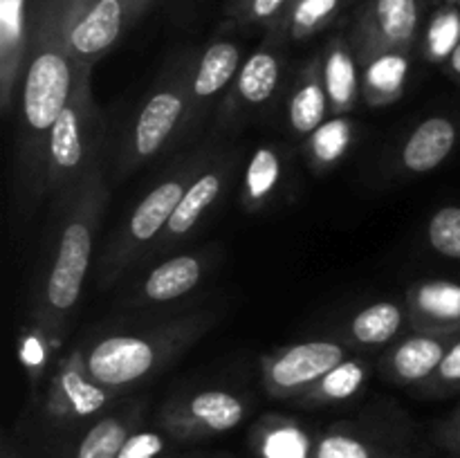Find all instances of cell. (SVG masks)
<instances>
[{"label":"cell","instance_id":"1","mask_svg":"<svg viewBox=\"0 0 460 458\" xmlns=\"http://www.w3.org/2000/svg\"><path fill=\"white\" fill-rule=\"evenodd\" d=\"M70 0H30V48L18 101V187L30 200L48 193V148L70 101L76 61L67 43Z\"/></svg>","mask_w":460,"mask_h":458},{"label":"cell","instance_id":"2","mask_svg":"<svg viewBox=\"0 0 460 458\" xmlns=\"http://www.w3.org/2000/svg\"><path fill=\"white\" fill-rule=\"evenodd\" d=\"M106 205L108 184L102 171L61 214L63 227L58 233L57 251L36 287L34 310H31L36 328L48 339H58L63 335L79 305L81 287L85 283L94 238Z\"/></svg>","mask_w":460,"mask_h":458},{"label":"cell","instance_id":"3","mask_svg":"<svg viewBox=\"0 0 460 458\" xmlns=\"http://www.w3.org/2000/svg\"><path fill=\"white\" fill-rule=\"evenodd\" d=\"M103 117L93 94V66L76 63L70 101L54 124L48 148V193L63 214L85 184L103 171Z\"/></svg>","mask_w":460,"mask_h":458},{"label":"cell","instance_id":"4","mask_svg":"<svg viewBox=\"0 0 460 458\" xmlns=\"http://www.w3.org/2000/svg\"><path fill=\"white\" fill-rule=\"evenodd\" d=\"M196 52H182L164 67L144 103L130 119L117 151L115 175L126 178L144 162L164 151L189 126L191 79L196 70Z\"/></svg>","mask_w":460,"mask_h":458},{"label":"cell","instance_id":"5","mask_svg":"<svg viewBox=\"0 0 460 458\" xmlns=\"http://www.w3.org/2000/svg\"><path fill=\"white\" fill-rule=\"evenodd\" d=\"M209 323L211 319L200 314L139 335H108L88 350H81L85 371L97 384L121 391L160 371L175 355L193 344Z\"/></svg>","mask_w":460,"mask_h":458},{"label":"cell","instance_id":"6","mask_svg":"<svg viewBox=\"0 0 460 458\" xmlns=\"http://www.w3.org/2000/svg\"><path fill=\"white\" fill-rule=\"evenodd\" d=\"M209 164L211 157H207V153L189 155L135 205L121 232L117 233L115 241L103 254L102 277H99L102 286H111L144 251L153 250L187 189Z\"/></svg>","mask_w":460,"mask_h":458},{"label":"cell","instance_id":"7","mask_svg":"<svg viewBox=\"0 0 460 458\" xmlns=\"http://www.w3.org/2000/svg\"><path fill=\"white\" fill-rule=\"evenodd\" d=\"M346 357V346L331 339L286 346L261 357L263 386L272 398L296 400Z\"/></svg>","mask_w":460,"mask_h":458},{"label":"cell","instance_id":"8","mask_svg":"<svg viewBox=\"0 0 460 458\" xmlns=\"http://www.w3.org/2000/svg\"><path fill=\"white\" fill-rule=\"evenodd\" d=\"M245 413V402L229 391H198L166 402L160 411V427L178 440H196L236 429Z\"/></svg>","mask_w":460,"mask_h":458},{"label":"cell","instance_id":"9","mask_svg":"<svg viewBox=\"0 0 460 458\" xmlns=\"http://www.w3.org/2000/svg\"><path fill=\"white\" fill-rule=\"evenodd\" d=\"M420 22V0H367L353 27V49L359 66L376 54L409 52Z\"/></svg>","mask_w":460,"mask_h":458},{"label":"cell","instance_id":"10","mask_svg":"<svg viewBox=\"0 0 460 458\" xmlns=\"http://www.w3.org/2000/svg\"><path fill=\"white\" fill-rule=\"evenodd\" d=\"M135 21L124 0H70L67 43L75 61L94 66Z\"/></svg>","mask_w":460,"mask_h":458},{"label":"cell","instance_id":"11","mask_svg":"<svg viewBox=\"0 0 460 458\" xmlns=\"http://www.w3.org/2000/svg\"><path fill=\"white\" fill-rule=\"evenodd\" d=\"M119 393L97 384L88 375L81 350L72 353L67 362L52 377L45 398V411L57 422H76L102 411Z\"/></svg>","mask_w":460,"mask_h":458},{"label":"cell","instance_id":"12","mask_svg":"<svg viewBox=\"0 0 460 458\" xmlns=\"http://www.w3.org/2000/svg\"><path fill=\"white\" fill-rule=\"evenodd\" d=\"M30 48V0H0V108L9 115L21 92Z\"/></svg>","mask_w":460,"mask_h":458},{"label":"cell","instance_id":"13","mask_svg":"<svg viewBox=\"0 0 460 458\" xmlns=\"http://www.w3.org/2000/svg\"><path fill=\"white\" fill-rule=\"evenodd\" d=\"M407 317L413 330L436 335L460 332V283L447 278H427L407 287Z\"/></svg>","mask_w":460,"mask_h":458},{"label":"cell","instance_id":"14","mask_svg":"<svg viewBox=\"0 0 460 458\" xmlns=\"http://www.w3.org/2000/svg\"><path fill=\"white\" fill-rule=\"evenodd\" d=\"M232 169L234 160L232 157H225V160L211 162V164L193 180L191 187L187 189L184 198L180 200L178 209L173 211V216L169 218L164 232L157 238L151 251L169 250L173 242H178L180 238H184L193 227H196L198 220H200L202 216L216 205V200L223 196L229 175H232Z\"/></svg>","mask_w":460,"mask_h":458},{"label":"cell","instance_id":"15","mask_svg":"<svg viewBox=\"0 0 460 458\" xmlns=\"http://www.w3.org/2000/svg\"><path fill=\"white\" fill-rule=\"evenodd\" d=\"M241 48L234 40L216 39L198 57L191 79V108L189 126L196 124L216 94L223 92L241 70Z\"/></svg>","mask_w":460,"mask_h":458},{"label":"cell","instance_id":"16","mask_svg":"<svg viewBox=\"0 0 460 458\" xmlns=\"http://www.w3.org/2000/svg\"><path fill=\"white\" fill-rule=\"evenodd\" d=\"M452 339L454 335L411 332L386 353V371L404 384H425L440 366Z\"/></svg>","mask_w":460,"mask_h":458},{"label":"cell","instance_id":"17","mask_svg":"<svg viewBox=\"0 0 460 458\" xmlns=\"http://www.w3.org/2000/svg\"><path fill=\"white\" fill-rule=\"evenodd\" d=\"M265 43L247 58L234 79V99L238 106L250 108L270 101L281 84V52H279V36L283 34L277 27H270Z\"/></svg>","mask_w":460,"mask_h":458},{"label":"cell","instance_id":"18","mask_svg":"<svg viewBox=\"0 0 460 458\" xmlns=\"http://www.w3.org/2000/svg\"><path fill=\"white\" fill-rule=\"evenodd\" d=\"M458 142L456 121L449 117H429L404 142L400 162L409 173H429L438 169Z\"/></svg>","mask_w":460,"mask_h":458},{"label":"cell","instance_id":"19","mask_svg":"<svg viewBox=\"0 0 460 458\" xmlns=\"http://www.w3.org/2000/svg\"><path fill=\"white\" fill-rule=\"evenodd\" d=\"M205 259L198 254H180L162 260L142 281L133 304H166L191 292L205 277Z\"/></svg>","mask_w":460,"mask_h":458},{"label":"cell","instance_id":"20","mask_svg":"<svg viewBox=\"0 0 460 458\" xmlns=\"http://www.w3.org/2000/svg\"><path fill=\"white\" fill-rule=\"evenodd\" d=\"M322 76L331 101V112L341 117L355 106L362 85L358 75V57L353 45L344 36H335L326 45V52L322 54Z\"/></svg>","mask_w":460,"mask_h":458},{"label":"cell","instance_id":"21","mask_svg":"<svg viewBox=\"0 0 460 458\" xmlns=\"http://www.w3.org/2000/svg\"><path fill=\"white\" fill-rule=\"evenodd\" d=\"M328 112H331V101L323 85L322 57H317L301 70L296 79L288 103V121L296 135L308 137L326 121Z\"/></svg>","mask_w":460,"mask_h":458},{"label":"cell","instance_id":"22","mask_svg":"<svg viewBox=\"0 0 460 458\" xmlns=\"http://www.w3.org/2000/svg\"><path fill=\"white\" fill-rule=\"evenodd\" d=\"M314 443L299 422L281 416H265L252 431L259 458H314Z\"/></svg>","mask_w":460,"mask_h":458},{"label":"cell","instance_id":"23","mask_svg":"<svg viewBox=\"0 0 460 458\" xmlns=\"http://www.w3.org/2000/svg\"><path fill=\"white\" fill-rule=\"evenodd\" d=\"M409 75V52L391 49L362 63V94L371 106H389L402 97Z\"/></svg>","mask_w":460,"mask_h":458},{"label":"cell","instance_id":"24","mask_svg":"<svg viewBox=\"0 0 460 458\" xmlns=\"http://www.w3.org/2000/svg\"><path fill=\"white\" fill-rule=\"evenodd\" d=\"M368 364L364 359L346 357L326 373L317 384L310 386L296 402L301 407H328L355 398L368 380Z\"/></svg>","mask_w":460,"mask_h":458},{"label":"cell","instance_id":"25","mask_svg":"<svg viewBox=\"0 0 460 458\" xmlns=\"http://www.w3.org/2000/svg\"><path fill=\"white\" fill-rule=\"evenodd\" d=\"M135 413H117L94 422L75 449V458H117L121 447L135 431Z\"/></svg>","mask_w":460,"mask_h":458},{"label":"cell","instance_id":"26","mask_svg":"<svg viewBox=\"0 0 460 458\" xmlns=\"http://www.w3.org/2000/svg\"><path fill=\"white\" fill-rule=\"evenodd\" d=\"M404 310L394 301H376L350 319V339L359 346H377L394 339L402 328Z\"/></svg>","mask_w":460,"mask_h":458},{"label":"cell","instance_id":"27","mask_svg":"<svg viewBox=\"0 0 460 458\" xmlns=\"http://www.w3.org/2000/svg\"><path fill=\"white\" fill-rule=\"evenodd\" d=\"M281 157L272 146H259L250 157L245 178H243V205L256 211L270 200L281 180Z\"/></svg>","mask_w":460,"mask_h":458},{"label":"cell","instance_id":"28","mask_svg":"<svg viewBox=\"0 0 460 458\" xmlns=\"http://www.w3.org/2000/svg\"><path fill=\"white\" fill-rule=\"evenodd\" d=\"M353 121L344 115L323 121L313 135L305 137L308 139L305 142V153H308L310 162L317 169H328L335 162H340L346 155V151H349L350 142H353Z\"/></svg>","mask_w":460,"mask_h":458},{"label":"cell","instance_id":"29","mask_svg":"<svg viewBox=\"0 0 460 458\" xmlns=\"http://www.w3.org/2000/svg\"><path fill=\"white\" fill-rule=\"evenodd\" d=\"M341 0H296L286 16L277 22V30L290 36L292 40H304L308 36L317 34L319 30L328 25L340 12Z\"/></svg>","mask_w":460,"mask_h":458},{"label":"cell","instance_id":"30","mask_svg":"<svg viewBox=\"0 0 460 458\" xmlns=\"http://www.w3.org/2000/svg\"><path fill=\"white\" fill-rule=\"evenodd\" d=\"M314 458H394L382 445L349 429H331L314 443Z\"/></svg>","mask_w":460,"mask_h":458},{"label":"cell","instance_id":"31","mask_svg":"<svg viewBox=\"0 0 460 458\" xmlns=\"http://www.w3.org/2000/svg\"><path fill=\"white\" fill-rule=\"evenodd\" d=\"M460 43V7L445 4L431 21L425 39V54L431 61H447Z\"/></svg>","mask_w":460,"mask_h":458},{"label":"cell","instance_id":"32","mask_svg":"<svg viewBox=\"0 0 460 458\" xmlns=\"http://www.w3.org/2000/svg\"><path fill=\"white\" fill-rule=\"evenodd\" d=\"M427 238L440 256L460 260V207H440L427 225Z\"/></svg>","mask_w":460,"mask_h":458},{"label":"cell","instance_id":"33","mask_svg":"<svg viewBox=\"0 0 460 458\" xmlns=\"http://www.w3.org/2000/svg\"><path fill=\"white\" fill-rule=\"evenodd\" d=\"M290 0H229L227 16L241 27H272L286 16Z\"/></svg>","mask_w":460,"mask_h":458},{"label":"cell","instance_id":"34","mask_svg":"<svg viewBox=\"0 0 460 458\" xmlns=\"http://www.w3.org/2000/svg\"><path fill=\"white\" fill-rule=\"evenodd\" d=\"M422 389L429 393H454L460 391V332L454 335L443 362L436 368L434 375L422 384Z\"/></svg>","mask_w":460,"mask_h":458},{"label":"cell","instance_id":"35","mask_svg":"<svg viewBox=\"0 0 460 458\" xmlns=\"http://www.w3.org/2000/svg\"><path fill=\"white\" fill-rule=\"evenodd\" d=\"M164 449L166 438L157 431H133L117 458H157Z\"/></svg>","mask_w":460,"mask_h":458},{"label":"cell","instance_id":"36","mask_svg":"<svg viewBox=\"0 0 460 458\" xmlns=\"http://www.w3.org/2000/svg\"><path fill=\"white\" fill-rule=\"evenodd\" d=\"M22 362L30 368H36L43 362V348H40L39 335H31L30 339H25V344H22Z\"/></svg>","mask_w":460,"mask_h":458},{"label":"cell","instance_id":"37","mask_svg":"<svg viewBox=\"0 0 460 458\" xmlns=\"http://www.w3.org/2000/svg\"><path fill=\"white\" fill-rule=\"evenodd\" d=\"M445 436H447L449 447L460 456V407L456 409V413L452 416V420L447 422V429H445Z\"/></svg>","mask_w":460,"mask_h":458},{"label":"cell","instance_id":"38","mask_svg":"<svg viewBox=\"0 0 460 458\" xmlns=\"http://www.w3.org/2000/svg\"><path fill=\"white\" fill-rule=\"evenodd\" d=\"M124 3L128 4V9L133 12V16L139 18V16H144V13H146L148 9L157 3V0H124Z\"/></svg>","mask_w":460,"mask_h":458},{"label":"cell","instance_id":"39","mask_svg":"<svg viewBox=\"0 0 460 458\" xmlns=\"http://www.w3.org/2000/svg\"><path fill=\"white\" fill-rule=\"evenodd\" d=\"M447 67H449V72H452V75L460 81V43L456 45V49L452 52V57L447 58Z\"/></svg>","mask_w":460,"mask_h":458},{"label":"cell","instance_id":"40","mask_svg":"<svg viewBox=\"0 0 460 458\" xmlns=\"http://www.w3.org/2000/svg\"><path fill=\"white\" fill-rule=\"evenodd\" d=\"M0 458H18V456H16V452H13V449L9 447L7 443H4V447H3V456H0Z\"/></svg>","mask_w":460,"mask_h":458},{"label":"cell","instance_id":"41","mask_svg":"<svg viewBox=\"0 0 460 458\" xmlns=\"http://www.w3.org/2000/svg\"><path fill=\"white\" fill-rule=\"evenodd\" d=\"M445 4H456V7H460V0H445Z\"/></svg>","mask_w":460,"mask_h":458},{"label":"cell","instance_id":"42","mask_svg":"<svg viewBox=\"0 0 460 458\" xmlns=\"http://www.w3.org/2000/svg\"><path fill=\"white\" fill-rule=\"evenodd\" d=\"M296 3V0H290V4H288V9H290L292 7V4H295Z\"/></svg>","mask_w":460,"mask_h":458},{"label":"cell","instance_id":"43","mask_svg":"<svg viewBox=\"0 0 460 458\" xmlns=\"http://www.w3.org/2000/svg\"><path fill=\"white\" fill-rule=\"evenodd\" d=\"M431 3H440V0H431ZM443 3H445V0H443Z\"/></svg>","mask_w":460,"mask_h":458}]
</instances>
